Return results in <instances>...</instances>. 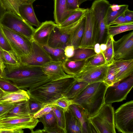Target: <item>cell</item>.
I'll use <instances>...</instances> for the list:
<instances>
[{"mask_svg": "<svg viewBox=\"0 0 133 133\" xmlns=\"http://www.w3.org/2000/svg\"><path fill=\"white\" fill-rule=\"evenodd\" d=\"M28 103L30 115H33L43 107L42 104L33 97L30 96Z\"/></svg>", "mask_w": 133, "mask_h": 133, "instance_id": "cell-41", "label": "cell"}, {"mask_svg": "<svg viewBox=\"0 0 133 133\" xmlns=\"http://www.w3.org/2000/svg\"><path fill=\"white\" fill-rule=\"evenodd\" d=\"M0 89L7 92H15L20 89L10 81L0 77Z\"/></svg>", "mask_w": 133, "mask_h": 133, "instance_id": "cell-38", "label": "cell"}, {"mask_svg": "<svg viewBox=\"0 0 133 133\" xmlns=\"http://www.w3.org/2000/svg\"><path fill=\"white\" fill-rule=\"evenodd\" d=\"M115 69V83L133 75V59L115 60L112 63Z\"/></svg>", "mask_w": 133, "mask_h": 133, "instance_id": "cell-19", "label": "cell"}, {"mask_svg": "<svg viewBox=\"0 0 133 133\" xmlns=\"http://www.w3.org/2000/svg\"><path fill=\"white\" fill-rule=\"evenodd\" d=\"M56 24L52 21H46L41 23L35 29L32 40L41 45H47L50 34Z\"/></svg>", "mask_w": 133, "mask_h": 133, "instance_id": "cell-18", "label": "cell"}, {"mask_svg": "<svg viewBox=\"0 0 133 133\" xmlns=\"http://www.w3.org/2000/svg\"><path fill=\"white\" fill-rule=\"evenodd\" d=\"M15 104H0V118L4 117L14 107Z\"/></svg>", "mask_w": 133, "mask_h": 133, "instance_id": "cell-44", "label": "cell"}, {"mask_svg": "<svg viewBox=\"0 0 133 133\" xmlns=\"http://www.w3.org/2000/svg\"><path fill=\"white\" fill-rule=\"evenodd\" d=\"M6 11L2 5L1 0H0V22L4 15Z\"/></svg>", "mask_w": 133, "mask_h": 133, "instance_id": "cell-51", "label": "cell"}, {"mask_svg": "<svg viewBox=\"0 0 133 133\" xmlns=\"http://www.w3.org/2000/svg\"><path fill=\"white\" fill-rule=\"evenodd\" d=\"M116 72L112 64L109 65L106 77L103 82L108 86H112L115 83Z\"/></svg>", "mask_w": 133, "mask_h": 133, "instance_id": "cell-37", "label": "cell"}, {"mask_svg": "<svg viewBox=\"0 0 133 133\" xmlns=\"http://www.w3.org/2000/svg\"><path fill=\"white\" fill-rule=\"evenodd\" d=\"M0 24L22 35L31 41L35 29L21 17L8 11L4 15Z\"/></svg>", "mask_w": 133, "mask_h": 133, "instance_id": "cell-8", "label": "cell"}, {"mask_svg": "<svg viewBox=\"0 0 133 133\" xmlns=\"http://www.w3.org/2000/svg\"><path fill=\"white\" fill-rule=\"evenodd\" d=\"M133 30V23L126 24L110 25L107 27L108 35L113 37L118 34Z\"/></svg>", "mask_w": 133, "mask_h": 133, "instance_id": "cell-32", "label": "cell"}, {"mask_svg": "<svg viewBox=\"0 0 133 133\" xmlns=\"http://www.w3.org/2000/svg\"><path fill=\"white\" fill-rule=\"evenodd\" d=\"M36 0H27V2L29 3H33Z\"/></svg>", "mask_w": 133, "mask_h": 133, "instance_id": "cell-57", "label": "cell"}, {"mask_svg": "<svg viewBox=\"0 0 133 133\" xmlns=\"http://www.w3.org/2000/svg\"><path fill=\"white\" fill-rule=\"evenodd\" d=\"M108 87L103 82L89 84L72 100L75 104L83 108L90 117L96 114L105 104V95Z\"/></svg>", "mask_w": 133, "mask_h": 133, "instance_id": "cell-3", "label": "cell"}, {"mask_svg": "<svg viewBox=\"0 0 133 133\" xmlns=\"http://www.w3.org/2000/svg\"><path fill=\"white\" fill-rule=\"evenodd\" d=\"M114 110L111 104L105 103L98 111L90 117L98 133H116Z\"/></svg>", "mask_w": 133, "mask_h": 133, "instance_id": "cell-5", "label": "cell"}, {"mask_svg": "<svg viewBox=\"0 0 133 133\" xmlns=\"http://www.w3.org/2000/svg\"><path fill=\"white\" fill-rule=\"evenodd\" d=\"M32 50L31 54L27 57L20 58V63L30 66L41 67L52 61L42 46L34 41H31Z\"/></svg>", "mask_w": 133, "mask_h": 133, "instance_id": "cell-14", "label": "cell"}, {"mask_svg": "<svg viewBox=\"0 0 133 133\" xmlns=\"http://www.w3.org/2000/svg\"><path fill=\"white\" fill-rule=\"evenodd\" d=\"M128 8V5L126 4H122L121 7L118 10H112L109 7L105 18L108 26H110L115 19L123 13Z\"/></svg>", "mask_w": 133, "mask_h": 133, "instance_id": "cell-35", "label": "cell"}, {"mask_svg": "<svg viewBox=\"0 0 133 133\" xmlns=\"http://www.w3.org/2000/svg\"><path fill=\"white\" fill-rule=\"evenodd\" d=\"M54 107V105L44 106L40 110L33 115L34 117L36 118H39L52 110Z\"/></svg>", "mask_w": 133, "mask_h": 133, "instance_id": "cell-43", "label": "cell"}, {"mask_svg": "<svg viewBox=\"0 0 133 133\" xmlns=\"http://www.w3.org/2000/svg\"><path fill=\"white\" fill-rule=\"evenodd\" d=\"M124 17L126 20L129 23H133V11L128 9L124 12Z\"/></svg>", "mask_w": 133, "mask_h": 133, "instance_id": "cell-49", "label": "cell"}, {"mask_svg": "<svg viewBox=\"0 0 133 133\" xmlns=\"http://www.w3.org/2000/svg\"><path fill=\"white\" fill-rule=\"evenodd\" d=\"M2 53L6 62V64L11 65H16L20 64L16 55L14 52H10L2 49Z\"/></svg>", "mask_w": 133, "mask_h": 133, "instance_id": "cell-40", "label": "cell"}, {"mask_svg": "<svg viewBox=\"0 0 133 133\" xmlns=\"http://www.w3.org/2000/svg\"><path fill=\"white\" fill-rule=\"evenodd\" d=\"M67 133H83L82 125L69 109L65 111Z\"/></svg>", "mask_w": 133, "mask_h": 133, "instance_id": "cell-23", "label": "cell"}, {"mask_svg": "<svg viewBox=\"0 0 133 133\" xmlns=\"http://www.w3.org/2000/svg\"><path fill=\"white\" fill-rule=\"evenodd\" d=\"M115 60L133 59V31L113 41Z\"/></svg>", "mask_w": 133, "mask_h": 133, "instance_id": "cell-15", "label": "cell"}, {"mask_svg": "<svg viewBox=\"0 0 133 133\" xmlns=\"http://www.w3.org/2000/svg\"><path fill=\"white\" fill-rule=\"evenodd\" d=\"M2 72H3L2 71H1L0 70V77L1 75Z\"/></svg>", "mask_w": 133, "mask_h": 133, "instance_id": "cell-59", "label": "cell"}, {"mask_svg": "<svg viewBox=\"0 0 133 133\" xmlns=\"http://www.w3.org/2000/svg\"><path fill=\"white\" fill-rule=\"evenodd\" d=\"M115 128L122 133H133V101L122 105L114 112Z\"/></svg>", "mask_w": 133, "mask_h": 133, "instance_id": "cell-9", "label": "cell"}, {"mask_svg": "<svg viewBox=\"0 0 133 133\" xmlns=\"http://www.w3.org/2000/svg\"><path fill=\"white\" fill-rule=\"evenodd\" d=\"M130 23H129L126 20L124 16L123 12L115 19L111 23L110 25H119L124 24Z\"/></svg>", "mask_w": 133, "mask_h": 133, "instance_id": "cell-47", "label": "cell"}, {"mask_svg": "<svg viewBox=\"0 0 133 133\" xmlns=\"http://www.w3.org/2000/svg\"><path fill=\"white\" fill-rule=\"evenodd\" d=\"M97 31L94 23L93 14L89 9L85 16V21L83 34L79 48H94L97 43Z\"/></svg>", "mask_w": 133, "mask_h": 133, "instance_id": "cell-16", "label": "cell"}, {"mask_svg": "<svg viewBox=\"0 0 133 133\" xmlns=\"http://www.w3.org/2000/svg\"><path fill=\"white\" fill-rule=\"evenodd\" d=\"M87 82L78 81L76 80L64 98L72 99L76 97L88 85Z\"/></svg>", "mask_w": 133, "mask_h": 133, "instance_id": "cell-31", "label": "cell"}, {"mask_svg": "<svg viewBox=\"0 0 133 133\" xmlns=\"http://www.w3.org/2000/svg\"><path fill=\"white\" fill-rule=\"evenodd\" d=\"M22 129H8L0 128V133H23Z\"/></svg>", "mask_w": 133, "mask_h": 133, "instance_id": "cell-50", "label": "cell"}, {"mask_svg": "<svg viewBox=\"0 0 133 133\" xmlns=\"http://www.w3.org/2000/svg\"><path fill=\"white\" fill-rule=\"evenodd\" d=\"M5 65L0 77L10 81L20 89H34L52 81L40 67L21 63L14 65Z\"/></svg>", "mask_w": 133, "mask_h": 133, "instance_id": "cell-1", "label": "cell"}, {"mask_svg": "<svg viewBox=\"0 0 133 133\" xmlns=\"http://www.w3.org/2000/svg\"><path fill=\"white\" fill-rule=\"evenodd\" d=\"M0 25L18 61L20 58L28 57L31 54L32 45L30 40L22 35Z\"/></svg>", "mask_w": 133, "mask_h": 133, "instance_id": "cell-7", "label": "cell"}, {"mask_svg": "<svg viewBox=\"0 0 133 133\" xmlns=\"http://www.w3.org/2000/svg\"><path fill=\"white\" fill-rule=\"evenodd\" d=\"M85 16L74 31L69 42L68 45H73L75 49L79 47L83 36L85 24Z\"/></svg>", "mask_w": 133, "mask_h": 133, "instance_id": "cell-26", "label": "cell"}, {"mask_svg": "<svg viewBox=\"0 0 133 133\" xmlns=\"http://www.w3.org/2000/svg\"><path fill=\"white\" fill-rule=\"evenodd\" d=\"M34 133H64V131L60 128H45L42 129H38L33 131Z\"/></svg>", "mask_w": 133, "mask_h": 133, "instance_id": "cell-45", "label": "cell"}, {"mask_svg": "<svg viewBox=\"0 0 133 133\" xmlns=\"http://www.w3.org/2000/svg\"><path fill=\"white\" fill-rule=\"evenodd\" d=\"M52 110L55 115L58 126L64 133H67L65 111L62 108L55 105H54Z\"/></svg>", "mask_w": 133, "mask_h": 133, "instance_id": "cell-34", "label": "cell"}, {"mask_svg": "<svg viewBox=\"0 0 133 133\" xmlns=\"http://www.w3.org/2000/svg\"><path fill=\"white\" fill-rule=\"evenodd\" d=\"M114 39V37L108 35L105 43L107 45L106 49L105 51L102 52L106 63L109 65L112 63L115 60L113 44Z\"/></svg>", "mask_w": 133, "mask_h": 133, "instance_id": "cell-30", "label": "cell"}, {"mask_svg": "<svg viewBox=\"0 0 133 133\" xmlns=\"http://www.w3.org/2000/svg\"><path fill=\"white\" fill-rule=\"evenodd\" d=\"M86 14L77 22L67 26L61 28L56 24L50 34L47 45L52 48L64 49L69 45L73 32Z\"/></svg>", "mask_w": 133, "mask_h": 133, "instance_id": "cell-11", "label": "cell"}, {"mask_svg": "<svg viewBox=\"0 0 133 133\" xmlns=\"http://www.w3.org/2000/svg\"><path fill=\"white\" fill-rule=\"evenodd\" d=\"M88 9L79 8L73 10L59 25H57L59 27L62 28L74 24L85 15Z\"/></svg>", "mask_w": 133, "mask_h": 133, "instance_id": "cell-25", "label": "cell"}, {"mask_svg": "<svg viewBox=\"0 0 133 133\" xmlns=\"http://www.w3.org/2000/svg\"><path fill=\"white\" fill-rule=\"evenodd\" d=\"M75 48L72 45L66 46L64 49V54L67 58L72 57L74 55Z\"/></svg>", "mask_w": 133, "mask_h": 133, "instance_id": "cell-48", "label": "cell"}, {"mask_svg": "<svg viewBox=\"0 0 133 133\" xmlns=\"http://www.w3.org/2000/svg\"><path fill=\"white\" fill-rule=\"evenodd\" d=\"M100 48L101 52L104 51L106 50L107 45L105 43H101L100 44Z\"/></svg>", "mask_w": 133, "mask_h": 133, "instance_id": "cell-54", "label": "cell"}, {"mask_svg": "<svg viewBox=\"0 0 133 133\" xmlns=\"http://www.w3.org/2000/svg\"><path fill=\"white\" fill-rule=\"evenodd\" d=\"M4 91L0 89V97H1L3 94Z\"/></svg>", "mask_w": 133, "mask_h": 133, "instance_id": "cell-58", "label": "cell"}, {"mask_svg": "<svg viewBox=\"0 0 133 133\" xmlns=\"http://www.w3.org/2000/svg\"><path fill=\"white\" fill-rule=\"evenodd\" d=\"M0 47L4 50L14 52L5 35L4 34L0 25Z\"/></svg>", "mask_w": 133, "mask_h": 133, "instance_id": "cell-42", "label": "cell"}, {"mask_svg": "<svg viewBox=\"0 0 133 133\" xmlns=\"http://www.w3.org/2000/svg\"><path fill=\"white\" fill-rule=\"evenodd\" d=\"M94 50L96 54H98L101 52L100 47V44L97 43H96L94 45Z\"/></svg>", "mask_w": 133, "mask_h": 133, "instance_id": "cell-52", "label": "cell"}, {"mask_svg": "<svg viewBox=\"0 0 133 133\" xmlns=\"http://www.w3.org/2000/svg\"><path fill=\"white\" fill-rule=\"evenodd\" d=\"M106 63L104 56L101 52L96 54L86 61L85 66H98Z\"/></svg>", "mask_w": 133, "mask_h": 133, "instance_id": "cell-36", "label": "cell"}, {"mask_svg": "<svg viewBox=\"0 0 133 133\" xmlns=\"http://www.w3.org/2000/svg\"><path fill=\"white\" fill-rule=\"evenodd\" d=\"M41 46L50 57L52 61L63 63L67 59L64 54V49L52 48L47 45Z\"/></svg>", "mask_w": 133, "mask_h": 133, "instance_id": "cell-29", "label": "cell"}, {"mask_svg": "<svg viewBox=\"0 0 133 133\" xmlns=\"http://www.w3.org/2000/svg\"><path fill=\"white\" fill-rule=\"evenodd\" d=\"M78 0H66L65 7L68 11L75 10L79 8Z\"/></svg>", "mask_w": 133, "mask_h": 133, "instance_id": "cell-46", "label": "cell"}, {"mask_svg": "<svg viewBox=\"0 0 133 133\" xmlns=\"http://www.w3.org/2000/svg\"><path fill=\"white\" fill-rule=\"evenodd\" d=\"M86 61H72L67 59L62 63V66L66 74L74 77L81 71Z\"/></svg>", "mask_w": 133, "mask_h": 133, "instance_id": "cell-24", "label": "cell"}, {"mask_svg": "<svg viewBox=\"0 0 133 133\" xmlns=\"http://www.w3.org/2000/svg\"><path fill=\"white\" fill-rule=\"evenodd\" d=\"M30 115V113L28 101L16 103L14 107L4 117Z\"/></svg>", "mask_w": 133, "mask_h": 133, "instance_id": "cell-28", "label": "cell"}, {"mask_svg": "<svg viewBox=\"0 0 133 133\" xmlns=\"http://www.w3.org/2000/svg\"><path fill=\"white\" fill-rule=\"evenodd\" d=\"M1 0L7 11L20 17L31 26L38 27L40 25L35 14L32 3L28 2L27 0Z\"/></svg>", "mask_w": 133, "mask_h": 133, "instance_id": "cell-4", "label": "cell"}, {"mask_svg": "<svg viewBox=\"0 0 133 133\" xmlns=\"http://www.w3.org/2000/svg\"><path fill=\"white\" fill-rule=\"evenodd\" d=\"M97 0H78V4L80 6L82 3L88 1H96Z\"/></svg>", "mask_w": 133, "mask_h": 133, "instance_id": "cell-56", "label": "cell"}, {"mask_svg": "<svg viewBox=\"0 0 133 133\" xmlns=\"http://www.w3.org/2000/svg\"><path fill=\"white\" fill-rule=\"evenodd\" d=\"M5 67V65L2 59L0 58V70L3 72Z\"/></svg>", "mask_w": 133, "mask_h": 133, "instance_id": "cell-53", "label": "cell"}, {"mask_svg": "<svg viewBox=\"0 0 133 133\" xmlns=\"http://www.w3.org/2000/svg\"><path fill=\"white\" fill-rule=\"evenodd\" d=\"M40 67L43 72L52 81L71 76L64 72L62 66V63L61 62L52 61Z\"/></svg>", "mask_w": 133, "mask_h": 133, "instance_id": "cell-20", "label": "cell"}, {"mask_svg": "<svg viewBox=\"0 0 133 133\" xmlns=\"http://www.w3.org/2000/svg\"><path fill=\"white\" fill-rule=\"evenodd\" d=\"M74 104L75 103L72 99L63 98L58 99L51 103L45 104L43 105V107L47 105H55L62 108L64 111H66L69 110L70 105Z\"/></svg>", "mask_w": 133, "mask_h": 133, "instance_id": "cell-39", "label": "cell"}, {"mask_svg": "<svg viewBox=\"0 0 133 133\" xmlns=\"http://www.w3.org/2000/svg\"><path fill=\"white\" fill-rule=\"evenodd\" d=\"M109 66L107 63L98 66H84L79 72L74 77L77 81L89 84L103 82L106 77Z\"/></svg>", "mask_w": 133, "mask_h": 133, "instance_id": "cell-13", "label": "cell"}, {"mask_svg": "<svg viewBox=\"0 0 133 133\" xmlns=\"http://www.w3.org/2000/svg\"><path fill=\"white\" fill-rule=\"evenodd\" d=\"M0 58H1L2 60H3V62H4V64H6V61L4 59V57L3 53H2V49L0 47Z\"/></svg>", "mask_w": 133, "mask_h": 133, "instance_id": "cell-55", "label": "cell"}, {"mask_svg": "<svg viewBox=\"0 0 133 133\" xmlns=\"http://www.w3.org/2000/svg\"><path fill=\"white\" fill-rule=\"evenodd\" d=\"M76 79L72 76L51 81L35 89L27 90L30 96L41 103L43 105L64 98Z\"/></svg>", "mask_w": 133, "mask_h": 133, "instance_id": "cell-2", "label": "cell"}, {"mask_svg": "<svg viewBox=\"0 0 133 133\" xmlns=\"http://www.w3.org/2000/svg\"><path fill=\"white\" fill-rule=\"evenodd\" d=\"M133 87V75L121 81L108 86L104 97L105 104H111L126 99Z\"/></svg>", "mask_w": 133, "mask_h": 133, "instance_id": "cell-10", "label": "cell"}, {"mask_svg": "<svg viewBox=\"0 0 133 133\" xmlns=\"http://www.w3.org/2000/svg\"><path fill=\"white\" fill-rule=\"evenodd\" d=\"M66 0H54V22L59 25L73 10L68 11L65 7Z\"/></svg>", "mask_w": 133, "mask_h": 133, "instance_id": "cell-22", "label": "cell"}, {"mask_svg": "<svg viewBox=\"0 0 133 133\" xmlns=\"http://www.w3.org/2000/svg\"><path fill=\"white\" fill-rule=\"evenodd\" d=\"M69 109L81 123L83 133H98L91 121L90 117L81 106L72 104L70 105Z\"/></svg>", "mask_w": 133, "mask_h": 133, "instance_id": "cell-17", "label": "cell"}, {"mask_svg": "<svg viewBox=\"0 0 133 133\" xmlns=\"http://www.w3.org/2000/svg\"><path fill=\"white\" fill-rule=\"evenodd\" d=\"M96 54L94 48H78L75 49L73 56L67 58L72 61H86L95 55Z\"/></svg>", "mask_w": 133, "mask_h": 133, "instance_id": "cell-27", "label": "cell"}, {"mask_svg": "<svg viewBox=\"0 0 133 133\" xmlns=\"http://www.w3.org/2000/svg\"><path fill=\"white\" fill-rule=\"evenodd\" d=\"M107 0L94 1L90 9L92 11L94 24L97 31V43H102L108 26L105 18L111 5Z\"/></svg>", "mask_w": 133, "mask_h": 133, "instance_id": "cell-6", "label": "cell"}, {"mask_svg": "<svg viewBox=\"0 0 133 133\" xmlns=\"http://www.w3.org/2000/svg\"><path fill=\"white\" fill-rule=\"evenodd\" d=\"M30 97L27 91L23 89H20L12 92L4 91L3 94L0 97V104H15L28 101Z\"/></svg>", "mask_w": 133, "mask_h": 133, "instance_id": "cell-21", "label": "cell"}, {"mask_svg": "<svg viewBox=\"0 0 133 133\" xmlns=\"http://www.w3.org/2000/svg\"><path fill=\"white\" fill-rule=\"evenodd\" d=\"M39 121L43 124L44 128L60 127L58 125L55 115L53 110L39 118Z\"/></svg>", "mask_w": 133, "mask_h": 133, "instance_id": "cell-33", "label": "cell"}, {"mask_svg": "<svg viewBox=\"0 0 133 133\" xmlns=\"http://www.w3.org/2000/svg\"><path fill=\"white\" fill-rule=\"evenodd\" d=\"M39 122L33 115L16 116L0 118V128L8 129H28L32 133L33 129Z\"/></svg>", "mask_w": 133, "mask_h": 133, "instance_id": "cell-12", "label": "cell"}]
</instances>
